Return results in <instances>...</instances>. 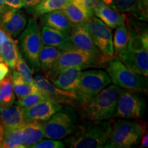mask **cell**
Returning a JSON list of instances; mask_svg holds the SVG:
<instances>
[{
	"instance_id": "ba28073f",
	"label": "cell",
	"mask_w": 148,
	"mask_h": 148,
	"mask_svg": "<svg viewBox=\"0 0 148 148\" xmlns=\"http://www.w3.org/2000/svg\"><path fill=\"white\" fill-rule=\"evenodd\" d=\"M110 83V77L103 70H82L75 90L77 95V102L80 106H82L90 98L97 95Z\"/></svg>"
},
{
	"instance_id": "ffe728a7",
	"label": "cell",
	"mask_w": 148,
	"mask_h": 148,
	"mask_svg": "<svg viewBox=\"0 0 148 148\" xmlns=\"http://www.w3.org/2000/svg\"><path fill=\"white\" fill-rule=\"evenodd\" d=\"M93 14L110 28L114 29L125 23V16L110 6L99 3L93 10Z\"/></svg>"
},
{
	"instance_id": "f1b7e54d",
	"label": "cell",
	"mask_w": 148,
	"mask_h": 148,
	"mask_svg": "<svg viewBox=\"0 0 148 148\" xmlns=\"http://www.w3.org/2000/svg\"><path fill=\"white\" fill-rule=\"evenodd\" d=\"M10 75L14 94L18 99L25 97L31 92L38 89L36 86H30L27 84L16 70L12 69Z\"/></svg>"
},
{
	"instance_id": "52a82bcc",
	"label": "cell",
	"mask_w": 148,
	"mask_h": 148,
	"mask_svg": "<svg viewBox=\"0 0 148 148\" xmlns=\"http://www.w3.org/2000/svg\"><path fill=\"white\" fill-rule=\"evenodd\" d=\"M76 125L77 115L72 107H62L49 119L42 121L44 136L49 139H62L71 134Z\"/></svg>"
},
{
	"instance_id": "6da1fadb",
	"label": "cell",
	"mask_w": 148,
	"mask_h": 148,
	"mask_svg": "<svg viewBox=\"0 0 148 148\" xmlns=\"http://www.w3.org/2000/svg\"><path fill=\"white\" fill-rule=\"evenodd\" d=\"M111 127L112 121L108 119L86 120L77 124L64 143L71 148L103 147L110 136Z\"/></svg>"
},
{
	"instance_id": "7c38bea8",
	"label": "cell",
	"mask_w": 148,
	"mask_h": 148,
	"mask_svg": "<svg viewBox=\"0 0 148 148\" xmlns=\"http://www.w3.org/2000/svg\"><path fill=\"white\" fill-rule=\"evenodd\" d=\"M144 110L143 99L132 92L121 89L114 116L125 119H136L141 116Z\"/></svg>"
},
{
	"instance_id": "2e32d148",
	"label": "cell",
	"mask_w": 148,
	"mask_h": 148,
	"mask_svg": "<svg viewBox=\"0 0 148 148\" xmlns=\"http://www.w3.org/2000/svg\"><path fill=\"white\" fill-rule=\"evenodd\" d=\"M40 38L42 45L52 46L61 51L75 48L70 40L69 34L45 25L42 27Z\"/></svg>"
},
{
	"instance_id": "7402d4cb",
	"label": "cell",
	"mask_w": 148,
	"mask_h": 148,
	"mask_svg": "<svg viewBox=\"0 0 148 148\" xmlns=\"http://www.w3.org/2000/svg\"><path fill=\"white\" fill-rule=\"evenodd\" d=\"M62 11L73 25L84 23L93 14L90 13L83 5L75 1H70Z\"/></svg>"
},
{
	"instance_id": "cb8c5ba5",
	"label": "cell",
	"mask_w": 148,
	"mask_h": 148,
	"mask_svg": "<svg viewBox=\"0 0 148 148\" xmlns=\"http://www.w3.org/2000/svg\"><path fill=\"white\" fill-rule=\"evenodd\" d=\"M61 53L60 49L52 46L42 45L38 58L40 70L45 75L51 69Z\"/></svg>"
},
{
	"instance_id": "8fae6325",
	"label": "cell",
	"mask_w": 148,
	"mask_h": 148,
	"mask_svg": "<svg viewBox=\"0 0 148 148\" xmlns=\"http://www.w3.org/2000/svg\"><path fill=\"white\" fill-rule=\"evenodd\" d=\"M33 79L35 86L43 92L49 100L70 106H74L77 102V95L75 90H63L56 87L43 75L38 73H36Z\"/></svg>"
},
{
	"instance_id": "b9f144b4",
	"label": "cell",
	"mask_w": 148,
	"mask_h": 148,
	"mask_svg": "<svg viewBox=\"0 0 148 148\" xmlns=\"http://www.w3.org/2000/svg\"><path fill=\"white\" fill-rule=\"evenodd\" d=\"M0 61H3L2 56H1V48H0Z\"/></svg>"
},
{
	"instance_id": "603a6c76",
	"label": "cell",
	"mask_w": 148,
	"mask_h": 148,
	"mask_svg": "<svg viewBox=\"0 0 148 148\" xmlns=\"http://www.w3.org/2000/svg\"><path fill=\"white\" fill-rule=\"evenodd\" d=\"M24 147H31L45 138L42 121H32L26 122L23 127Z\"/></svg>"
},
{
	"instance_id": "8992f818",
	"label": "cell",
	"mask_w": 148,
	"mask_h": 148,
	"mask_svg": "<svg viewBox=\"0 0 148 148\" xmlns=\"http://www.w3.org/2000/svg\"><path fill=\"white\" fill-rule=\"evenodd\" d=\"M107 73L114 85L132 91H147V77L134 73L117 58L108 60Z\"/></svg>"
},
{
	"instance_id": "74e56055",
	"label": "cell",
	"mask_w": 148,
	"mask_h": 148,
	"mask_svg": "<svg viewBox=\"0 0 148 148\" xmlns=\"http://www.w3.org/2000/svg\"><path fill=\"white\" fill-rule=\"evenodd\" d=\"M141 143H140V147H147L148 146V135L147 132L146 134L144 133L143 136H142L141 139H140Z\"/></svg>"
},
{
	"instance_id": "d4e9b609",
	"label": "cell",
	"mask_w": 148,
	"mask_h": 148,
	"mask_svg": "<svg viewBox=\"0 0 148 148\" xmlns=\"http://www.w3.org/2000/svg\"><path fill=\"white\" fill-rule=\"evenodd\" d=\"M0 48L3 62L9 66V68L15 69L16 64L20 53L17 42L13 38L9 36L2 45L0 46Z\"/></svg>"
},
{
	"instance_id": "e575fe53",
	"label": "cell",
	"mask_w": 148,
	"mask_h": 148,
	"mask_svg": "<svg viewBox=\"0 0 148 148\" xmlns=\"http://www.w3.org/2000/svg\"><path fill=\"white\" fill-rule=\"evenodd\" d=\"M10 72L9 66L3 61H0V81L2 80Z\"/></svg>"
},
{
	"instance_id": "d590c367",
	"label": "cell",
	"mask_w": 148,
	"mask_h": 148,
	"mask_svg": "<svg viewBox=\"0 0 148 148\" xmlns=\"http://www.w3.org/2000/svg\"><path fill=\"white\" fill-rule=\"evenodd\" d=\"M40 0H22L24 7H26L28 8H32L34 5H36Z\"/></svg>"
},
{
	"instance_id": "30bf717a",
	"label": "cell",
	"mask_w": 148,
	"mask_h": 148,
	"mask_svg": "<svg viewBox=\"0 0 148 148\" xmlns=\"http://www.w3.org/2000/svg\"><path fill=\"white\" fill-rule=\"evenodd\" d=\"M86 28L92 41L102 52L108 57L114 54L112 34L108 25L97 16H90L84 23L81 24Z\"/></svg>"
},
{
	"instance_id": "9a60e30c",
	"label": "cell",
	"mask_w": 148,
	"mask_h": 148,
	"mask_svg": "<svg viewBox=\"0 0 148 148\" xmlns=\"http://www.w3.org/2000/svg\"><path fill=\"white\" fill-rule=\"evenodd\" d=\"M63 106L51 100H45L29 108H22L25 121H45L49 119L62 108Z\"/></svg>"
},
{
	"instance_id": "3957f363",
	"label": "cell",
	"mask_w": 148,
	"mask_h": 148,
	"mask_svg": "<svg viewBox=\"0 0 148 148\" xmlns=\"http://www.w3.org/2000/svg\"><path fill=\"white\" fill-rule=\"evenodd\" d=\"M121 88L109 84L81 106L83 119L108 120L114 116L116 103Z\"/></svg>"
},
{
	"instance_id": "f546056e",
	"label": "cell",
	"mask_w": 148,
	"mask_h": 148,
	"mask_svg": "<svg viewBox=\"0 0 148 148\" xmlns=\"http://www.w3.org/2000/svg\"><path fill=\"white\" fill-rule=\"evenodd\" d=\"M129 42V32L125 23H123L116 27L113 42L114 51L116 56L123 53L127 48Z\"/></svg>"
},
{
	"instance_id": "4fadbf2b",
	"label": "cell",
	"mask_w": 148,
	"mask_h": 148,
	"mask_svg": "<svg viewBox=\"0 0 148 148\" xmlns=\"http://www.w3.org/2000/svg\"><path fill=\"white\" fill-rule=\"evenodd\" d=\"M69 36L75 48L86 51L103 64L108 62V56L104 54L95 45L87 30L82 25H74Z\"/></svg>"
},
{
	"instance_id": "83f0119b",
	"label": "cell",
	"mask_w": 148,
	"mask_h": 148,
	"mask_svg": "<svg viewBox=\"0 0 148 148\" xmlns=\"http://www.w3.org/2000/svg\"><path fill=\"white\" fill-rule=\"evenodd\" d=\"M69 2V0H40L30 9L35 16H41L48 12L62 10Z\"/></svg>"
},
{
	"instance_id": "e0dca14e",
	"label": "cell",
	"mask_w": 148,
	"mask_h": 148,
	"mask_svg": "<svg viewBox=\"0 0 148 148\" xmlns=\"http://www.w3.org/2000/svg\"><path fill=\"white\" fill-rule=\"evenodd\" d=\"M0 121L3 132L23 127L26 123L22 108L16 102L10 106L0 107Z\"/></svg>"
},
{
	"instance_id": "7bdbcfd3",
	"label": "cell",
	"mask_w": 148,
	"mask_h": 148,
	"mask_svg": "<svg viewBox=\"0 0 148 148\" xmlns=\"http://www.w3.org/2000/svg\"><path fill=\"white\" fill-rule=\"evenodd\" d=\"M0 130H3L2 125H1V121H0Z\"/></svg>"
},
{
	"instance_id": "ee69618b",
	"label": "cell",
	"mask_w": 148,
	"mask_h": 148,
	"mask_svg": "<svg viewBox=\"0 0 148 148\" xmlns=\"http://www.w3.org/2000/svg\"><path fill=\"white\" fill-rule=\"evenodd\" d=\"M0 86H1V81H0Z\"/></svg>"
},
{
	"instance_id": "4dcf8cb0",
	"label": "cell",
	"mask_w": 148,
	"mask_h": 148,
	"mask_svg": "<svg viewBox=\"0 0 148 148\" xmlns=\"http://www.w3.org/2000/svg\"><path fill=\"white\" fill-rule=\"evenodd\" d=\"M49 100L47 96L39 89L31 92L25 97L18 99L16 103L22 108H29L42 101Z\"/></svg>"
},
{
	"instance_id": "d6986e66",
	"label": "cell",
	"mask_w": 148,
	"mask_h": 148,
	"mask_svg": "<svg viewBox=\"0 0 148 148\" xmlns=\"http://www.w3.org/2000/svg\"><path fill=\"white\" fill-rule=\"evenodd\" d=\"M40 21L42 25L58 29L69 34L74 25L64 14L62 10H55L41 15Z\"/></svg>"
},
{
	"instance_id": "8d00e7d4",
	"label": "cell",
	"mask_w": 148,
	"mask_h": 148,
	"mask_svg": "<svg viewBox=\"0 0 148 148\" xmlns=\"http://www.w3.org/2000/svg\"><path fill=\"white\" fill-rule=\"evenodd\" d=\"M8 35L5 33L4 31L0 27V46L4 42V41L8 38Z\"/></svg>"
},
{
	"instance_id": "1f68e13d",
	"label": "cell",
	"mask_w": 148,
	"mask_h": 148,
	"mask_svg": "<svg viewBox=\"0 0 148 148\" xmlns=\"http://www.w3.org/2000/svg\"><path fill=\"white\" fill-rule=\"evenodd\" d=\"M15 69L27 84L30 85V86H35L32 70L29 68V65L27 64L25 59L23 58V57L22 56L21 53H19V55H18Z\"/></svg>"
},
{
	"instance_id": "836d02e7",
	"label": "cell",
	"mask_w": 148,
	"mask_h": 148,
	"mask_svg": "<svg viewBox=\"0 0 148 148\" xmlns=\"http://www.w3.org/2000/svg\"><path fill=\"white\" fill-rule=\"evenodd\" d=\"M5 4L10 9H21L24 7L22 0H4Z\"/></svg>"
},
{
	"instance_id": "f35d334b",
	"label": "cell",
	"mask_w": 148,
	"mask_h": 148,
	"mask_svg": "<svg viewBox=\"0 0 148 148\" xmlns=\"http://www.w3.org/2000/svg\"><path fill=\"white\" fill-rule=\"evenodd\" d=\"M9 8L5 4L4 0H0V17Z\"/></svg>"
},
{
	"instance_id": "5b68a950",
	"label": "cell",
	"mask_w": 148,
	"mask_h": 148,
	"mask_svg": "<svg viewBox=\"0 0 148 148\" xmlns=\"http://www.w3.org/2000/svg\"><path fill=\"white\" fill-rule=\"evenodd\" d=\"M145 130L140 122L119 119L113 123L105 148H129L140 141Z\"/></svg>"
},
{
	"instance_id": "484cf974",
	"label": "cell",
	"mask_w": 148,
	"mask_h": 148,
	"mask_svg": "<svg viewBox=\"0 0 148 148\" xmlns=\"http://www.w3.org/2000/svg\"><path fill=\"white\" fill-rule=\"evenodd\" d=\"M23 127L3 132L2 141L0 143L1 148H25L23 145Z\"/></svg>"
},
{
	"instance_id": "9c48e42d",
	"label": "cell",
	"mask_w": 148,
	"mask_h": 148,
	"mask_svg": "<svg viewBox=\"0 0 148 148\" xmlns=\"http://www.w3.org/2000/svg\"><path fill=\"white\" fill-rule=\"evenodd\" d=\"M102 64V62L86 51L77 48H73L62 51L54 65L45 75L46 78L51 82L60 71L67 68L80 66L84 69L88 67L101 66Z\"/></svg>"
},
{
	"instance_id": "5bb4252c",
	"label": "cell",
	"mask_w": 148,
	"mask_h": 148,
	"mask_svg": "<svg viewBox=\"0 0 148 148\" xmlns=\"http://www.w3.org/2000/svg\"><path fill=\"white\" fill-rule=\"evenodd\" d=\"M27 23L26 15L21 9L9 8L0 17V27L13 38L21 34Z\"/></svg>"
},
{
	"instance_id": "7a4b0ae2",
	"label": "cell",
	"mask_w": 148,
	"mask_h": 148,
	"mask_svg": "<svg viewBox=\"0 0 148 148\" xmlns=\"http://www.w3.org/2000/svg\"><path fill=\"white\" fill-rule=\"evenodd\" d=\"M129 42L123 53L118 55L120 60L134 73L148 75V34L147 29L128 25Z\"/></svg>"
},
{
	"instance_id": "60d3db41",
	"label": "cell",
	"mask_w": 148,
	"mask_h": 148,
	"mask_svg": "<svg viewBox=\"0 0 148 148\" xmlns=\"http://www.w3.org/2000/svg\"><path fill=\"white\" fill-rule=\"evenodd\" d=\"M3 136V130H0V143H1V142L2 141Z\"/></svg>"
},
{
	"instance_id": "ac0fdd59",
	"label": "cell",
	"mask_w": 148,
	"mask_h": 148,
	"mask_svg": "<svg viewBox=\"0 0 148 148\" xmlns=\"http://www.w3.org/2000/svg\"><path fill=\"white\" fill-rule=\"evenodd\" d=\"M83 69L80 66H72L60 71L51 83L63 90H76L79 73Z\"/></svg>"
},
{
	"instance_id": "4316f807",
	"label": "cell",
	"mask_w": 148,
	"mask_h": 148,
	"mask_svg": "<svg viewBox=\"0 0 148 148\" xmlns=\"http://www.w3.org/2000/svg\"><path fill=\"white\" fill-rule=\"evenodd\" d=\"M15 103V94L12 87L11 75H8L1 80L0 86V107H8Z\"/></svg>"
},
{
	"instance_id": "44dd1931",
	"label": "cell",
	"mask_w": 148,
	"mask_h": 148,
	"mask_svg": "<svg viewBox=\"0 0 148 148\" xmlns=\"http://www.w3.org/2000/svg\"><path fill=\"white\" fill-rule=\"evenodd\" d=\"M114 3L118 12H130L147 19V0H114Z\"/></svg>"
},
{
	"instance_id": "277c9868",
	"label": "cell",
	"mask_w": 148,
	"mask_h": 148,
	"mask_svg": "<svg viewBox=\"0 0 148 148\" xmlns=\"http://www.w3.org/2000/svg\"><path fill=\"white\" fill-rule=\"evenodd\" d=\"M42 45L39 25L34 18H30L20 34L18 47L32 73H38L40 71L38 57Z\"/></svg>"
},
{
	"instance_id": "d6a6232c",
	"label": "cell",
	"mask_w": 148,
	"mask_h": 148,
	"mask_svg": "<svg viewBox=\"0 0 148 148\" xmlns=\"http://www.w3.org/2000/svg\"><path fill=\"white\" fill-rule=\"evenodd\" d=\"M40 140L32 147V148H63L64 143L60 140L55 139Z\"/></svg>"
},
{
	"instance_id": "ab89813d",
	"label": "cell",
	"mask_w": 148,
	"mask_h": 148,
	"mask_svg": "<svg viewBox=\"0 0 148 148\" xmlns=\"http://www.w3.org/2000/svg\"><path fill=\"white\" fill-rule=\"evenodd\" d=\"M97 1L99 3H103V4L108 5V6H110V7H111V8H112L115 10L114 0H97Z\"/></svg>"
}]
</instances>
